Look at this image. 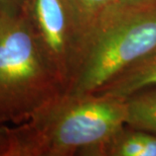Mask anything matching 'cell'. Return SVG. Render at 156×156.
Returning a JSON list of instances; mask_svg holds the SVG:
<instances>
[{"label":"cell","instance_id":"6da1fadb","mask_svg":"<svg viewBox=\"0 0 156 156\" xmlns=\"http://www.w3.org/2000/svg\"><path fill=\"white\" fill-rule=\"evenodd\" d=\"M125 126V98L65 92L12 127L14 156H96Z\"/></svg>","mask_w":156,"mask_h":156},{"label":"cell","instance_id":"7a4b0ae2","mask_svg":"<svg viewBox=\"0 0 156 156\" xmlns=\"http://www.w3.org/2000/svg\"><path fill=\"white\" fill-rule=\"evenodd\" d=\"M66 89L21 11L0 10V125H20Z\"/></svg>","mask_w":156,"mask_h":156},{"label":"cell","instance_id":"3957f363","mask_svg":"<svg viewBox=\"0 0 156 156\" xmlns=\"http://www.w3.org/2000/svg\"><path fill=\"white\" fill-rule=\"evenodd\" d=\"M156 49V4H116L86 40L81 64L67 92L94 93Z\"/></svg>","mask_w":156,"mask_h":156},{"label":"cell","instance_id":"277c9868","mask_svg":"<svg viewBox=\"0 0 156 156\" xmlns=\"http://www.w3.org/2000/svg\"><path fill=\"white\" fill-rule=\"evenodd\" d=\"M20 11L67 92L85 48L84 32L69 0H24Z\"/></svg>","mask_w":156,"mask_h":156},{"label":"cell","instance_id":"5b68a950","mask_svg":"<svg viewBox=\"0 0 156 156\" xmlns=\"http://www.w3.org/2000/svg\"><path fill=\"white\" fill-rule=\"evenodd\" d=\"M148 87H156V49L123 70L94 93L126 98Z\"/></svg>","mask_w":156,"mask_h":156},{"label":"cell","instance_id":"8992f818","mask_svg":"<svg viewBox=\"0 0 156 156\" xmlns=\"http://www.w3.org/2000/svg\"><path fill=\"white\" fill-rule=\"evenodd\" d=\"M96 156H156V135L125 126L99 149Z\"/></svg>","mask_w":156,"mask_h":156},{"label":"cell","instance_id":"52a82bcc","mask_svg":"<svg viewBox=\"0 0 156 156\" xmlns=\"http://www.w3.org/2000/svg\"><path fill=\"white\" fill-rule=\"evenodd\" d=\"M126 126L156 135V87L141 89L125 98Z\"/></svg>","mask_w":156,"mask_h":156},{"label":"cell","instance_id":"ba28073f","mask_svg":"<svg viewBox=\"0 0 156 156\" xmlns=\"http://www.w3.org/2000/svg\"><path fill=\"white\" fill-rule=\"evenodd\" d=\"M117 1L118 0H69L84 32L85 44L88 36L103 16L117 4Z\"/></svg>","mask_w":156,"mask_h":156},{"label":"cell","instance_id":"9c48e42d","mask_svg":"<svg viewBox=\"0 0 156 156\" xmlns=\"http://www.w3.org/2000/svg\"><path fill=\"white\" fill-rule=\"evenodd\" d=\"M0 156H14L12 128L0 125Z\"/></svg>","mask_w":156,"mask_h":156},{"label":"cell","instance_id":"30bf717a","mask_svg":"<svg viewBox=\"0 0 156 156\" xmlns=\"http://www.w3.org/2000/svg\"><path fill=\"white\" fill-rule=\"evenodd\" d=\"M24 0H0V10L8 12L20 11Z\"/></svg>","mask_w":156,"mask_h":156},{"label":"cell","instance_id":"8fae6325","mask_svg":"<svg viewBox=\"0 0 156 156\" xmlns=\"http://www.w3.org/2000/svg\"><path fill=\"white\" fill-rule=\"evenodd\" d=\"M156 4V0H118L117 5L120 6H146Z\"/></svg>","mask_w":156,"mask_h":156}]
</instances>
